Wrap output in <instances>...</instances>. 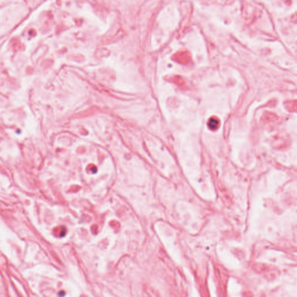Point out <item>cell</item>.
<instances>
[{"mask_svg": "<svg viewBox=\"0 0 297 297\" xmlns=\"http://www.w3.org/2000/svg\"><path fill=\"white\" fill-rule=\"evenodd\" d=\"M208 127L212 130H215L219 125V121L215 118H211L208 123Z\"/></svg>", "mask_w": 297, "mask_h": 297, "instance_id": "1", "label": "cell"}]
</instances>
